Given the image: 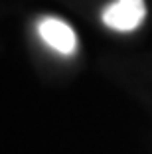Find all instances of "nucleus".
Wrapping results in <instances>:
<instances>
[{
    "mask_svg": "<svg viewBox=\"0 0 152 154\" xmlns=\"http://www.w3.org/2000/svg\"><path fill=\"white\" fill-rule=\"evenodd\" d=\"M144 14L146 10L142 0H116L115 4L105 8L103 22L116 32H130L142 24Z\"/></svg>",
    "mask_w": 152,
    "mask_h": 154,
    "instance_id": "f257e3e1",
    "label": "nucleus"
},
{
    "mask_svg": "<svg viewBox=\"0 0 152 154\" xmlns=\"http://www.w3.org/2000/svg\"><path fill=\"white\" fill-rule=\"evenodd\" d=\"M38 34L51 50L63 55H71L77 50V38L69 24L59 18H44L38 24Z\"/></svg>",
    "mask_w": 152,
    "mask_h": 154,
    "instance_id": "f03ea898",
    "label": "nucleus"
}]
</instances>
